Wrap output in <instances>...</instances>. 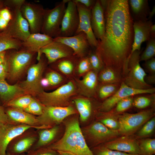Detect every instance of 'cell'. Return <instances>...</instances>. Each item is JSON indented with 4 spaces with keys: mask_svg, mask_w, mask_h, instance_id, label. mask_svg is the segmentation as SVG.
<instances>
[{
    "mask_svg": "<svg viewBox=\"0 0 155 155\" xmlns=\"http://www.w3.org/2000/svg\"><path fill=\"white\" fill-rule=\"evenodd\" d=\"M101 122L108 128L114 130H118L119 128V123L114 118L109 117L105 118L101 120Z\"/></svg>",
    "mask_w": 155,
    "mask_h": 155,
    "instance_id": "45",
    "label": "cell"
},
{
    "mask_svg": "<svg viewBox=\"0 0 155 155\" xmlns=\"http://www.w3.org/2000/svg\"><path fill=\"white\" fill-rule=\"evenodd\" d=\"M92 70L97 73L104 67V65L95 51L90 50L87 55Z\"/></svg>",
    "mask_w": 155,
    "mask_h": 155,
    "instance_id": "37",
    "label": "cell"
},
{
    "mask_svg": "<svg viewBox=\"0 0 155 155\" xmlns=\"http://www.w3.org/2000/svg\"><path fill=\"white\" fill-rule=\"evenodd\" d=\"M91 70V67L87 56L78 58L75 69L78 76H82Z\"/></svg>",
    "mask_w": 155,
    "mask_h": 155,
    "instance_id": "36",
    "label": "cell"
},
{
    "mask_svg": "<svg viewBox=\"0 0 155 155\" xmlns=\"http://www.w3.org/2000/svg\"><path fill=\"white\" fill-rule=\"evenodd\" d=\"M57 151L59 155H76L71 152L67 151L59 150Z\"/></svg>",
    "mask_w": 155,
    "mask_h": 155,
    "instance_id": "56",
    "label": "cell"
},
{
    "mask_svg": "<svg viewBox=\"0 0 155 155\" xmlns=\"http://www.w3.org/2000/svg\"><path fill=\"white\" fill-rule=\"evenodd\" d=\"M45 78L48 80L50 86H57L64 81L63 76L61 74L54 71H51L47 73Z\"/></svg>",
    "mask_w": 155,
    "mask_h": 155,
    "instance_id": "40",
    "label": "cell"
},
{
    "mask_svg": "<svg viewBox=\"0 0 155 155\" xmlns=\"http://www.w3.org/2000/svg\"><path fill=\"white\" fill-rule=\"evenodd\" d=\"M144 66L150 74H155V59L153 57L145 61Z\"/></svg>",
    "mask_w": 155,
    "mask_h": 155,
    "instance_id": "47",
    "label": "cell"
},
{
    "mask_svg": "<svg viewBox=\"0 0 155 155\" xmlns=\"http://www.w3.org/2000/svg\"><path fill=\"white\" fill-rule=\"evenodd\" d=\"M67 0L56 3L52 9H45L41 33L54 38L59 36L62 21Z\"/></svg>",
    "mask_w": 155,
    "mask_h": 155,
    "instance_id": "7",
    "label": "cell"
},
{
    "mask_svg": "<svg viewBox=\"0 0 155 155\" xmlns=\"http://www.w3.org/2000/svg\"><path fill=\"white\" fill-rule=\"evenodd\" d=\"M11 123L3 108L0 105V129L4 125Z\"/></svg>",
    "mask_w": 155,
    "mask_h": 155,
    "instance_id": "48",
    "label": "cell"
},
{
    "mask_svg": "<svg viewBox=\"0 0 155 155\" xmlns=\"http://www.w3.org/2000/svg\"><path fill=\"white\" fill-rule=\"evenodd\" d=\"M53 40L62 42L70 47L73 50V55L78 58L87 56L91 50L86 35L83 32L71 36L56 37L53 38Z\"/></svg>",
    "mask_w": 155,
    "mask_h": 155,
    "instance_id": "16",
    "label": "cell"
},
{
    "mask_svg": "<svg viewBox=\"0 0 155 155\" xmlns=\"http://www.w3.org/2000/svg\"><path fill=\"white\" fill-rule=\"evenodd\" d=\"M44 106L37 99L33 98L29 105L24 111L31 115L39 116L43 113Z\"/></svg>",
    "mask_w": 155,
    "mask_h": 155,
    "instance_id": "39",
    "label": "cell"
},
{
    "mask_svg": "<svg viewBox=\"0 0 155 155\" xmlns=\"http://www.w3.org/2000/svg\"><path fill=\"white\" fill-rule=\"evenodd\" d=\"M7 74L8 66L5 59L4 61L0 64V80H5Z\"/></svg>",
    "mask_w": 155,
    "mask_h": 155,
    "instance_id": "49",
    "label": "cell"
},
{
    "mask_svg": "<svg viewBox=\"0 0 155 155\" xmlns=\"http://www.w3.org/2000/svg\"><path fill=\"white\" fill-rule=\"evenodd\" d=\"M145 81L146 83L150 85L155 84V74H149L147 75L145 77Z\"/></svg>",
    "mask_w": 155,
    "mask_h": 155,
    "instance_id": "52",
    "label": "cell"
},
{
    "mask_svg": "<svg viewBox=\"0 0 155 155\" xmlns=\"http://www.w3.org/2000/svg\"><path fill=\"white\" fill-rule=\"evenodd\" d=\"M109 149L131 154H139L138 142L129 136L117 137L106 142L104 145Z\"/></svg>",
    "mask_w": 155,
    "mask_h": 155,
    "instance_id": "19",
    "label": "cell"
},
{
    "mask_svg": "<svg viewBox=\"0 0 155 155\" xmlns=\"http://www.w3.org/2000/svg\"><path fill=\"white\" fill-rule=\"evenodd\" d=\"M9 22L0 15V33L3 31L7 27Z\"/></svg>",
    "mask_w": 155,
    "mask_h": 155,
    "instance_id": "51",
    "label": "cell"
},
{
    "mask_svg": "<svg viewBox=\"0 0 155 155\" xmlns=\"http://www.w3.org/2000/svg\"><path fill=\"white\" fill-rule=\"evenodd\" d=\"M36 53L21 48L17 50L6 51L5 59L8 66V74L12 80L19 79L25 70L32 65Z\"/></svg>",
    "mask_w": 155,
    "mask_h": 155,
    "instance_id": "4",
    "label": "cell"
},
{
    "mask_svg": "<svg viewBox=\"0 0 155 155\" xmlns=\"http://www.w3.org/2000/svg\"><path fill=\"white\" fill-rule=\"evenodd\" d=\"M26 94L19 84L11 85L5 80H0V97L5 104L20 96Z\"/></svg>",
    "mask_w": 155,
    "mask_h": 155,
    "instance_id": "25",
    "label": "cell"
},
{
    "mask_svg": "<svg viewBox=\"0 0 155 155\" xmlns=\"http://www.w3.org/2000/svg\"><path fill=\"white\" fill-rule=\"evenodd\" d=\"M155 92V88L154 87L147 89H136L129 86L122 81L116 92L103 102L101 106L100 109L104 112H109L118 102L123 98L138 94H154Z\"/></svg>",
    "mask_w": 155,
    "mask_h": 155,
    "instance_id": "12",
    "label": "cell"
},
{
    "mask_svg": "<svg viewBox=\"0 0 155 155\" xmlns=\"http://www.w3.org/2000/svg\"><path fill=\"white\" fill-rule=\"evenodd\" d=\"M78 94L76 85L73 80L52 92H46L44 91L36 97L44 106L65 107L71 105V99Z\"/></svg>",
    "mask_w": 155,
    "mask_h": 155,
    "instance_id": "5",
    "label": "cell"
},
{
    "mask_svg": "<svg viewBox=\"0 0 155 155\" xmlns=\"http://www.w3.org/2000/svg\"><path fill=\"white\" fill-rule=\"evenodd\" d=\"M104 11L105 31L95 51L104 67L124 76L134 38L133 22L127 0H100Z\"/></svg>",
    "mask_w": 155,
    "mask_h": 155,
    "instance_id": "1",
    "label": "cell"
},
{
    "mask_svg": "<svg viewBox=\"0 0 155 155\" xmlns=\"http://www.w3.org/2000/svg\"><path fill=\"white\" fill-rule=\"evenodd\" d=\"M41 84L43 88L47 87L50 86L49 82L45 77L42 78L41 81Z\"/></svg>",
    "mask_w": 155,
    "mask_h": 155,
    "instance_id": "53",
    "label": "cell"
},
{
    "mask_svg": "<svg viewBox=\"0 0 155 155\" xmlns=\"http://www.w3.org/2000/svg\"><path fill=\"white\" fill-rule=\"evenodd\" d=\"M43 125L33 126L21 124L14 125L11 123L6 124L0 129V155H6V150L10 142L28 129L34 128L38 129L44 128Z\"/></svg>",
    "mask_w": 155,
    "mask_h": 155,
    "instance_id": "15",
    "label": "cell"
},
{
    "mask_svg": "<svg viewBox=\"0 0 155 155\" xmlns=\"http://www.w3.org/2000/svg\"><path fill=\"white\" fill-rule=\"evenodd\" d=\"M154 114V110L151 109L135 113H125L120 115L118 121V130L120 134L129 136L133 134Z\"/></svg>",
    "mask_w": 155,
    "mask_h": 155,
    "instance_id": "9",
    "label": "cell"
},
{
    "mask_svg": "<svg viewBox=\"0 0 155 155\" xmlns=\"http://www.w3.org/2000/svg\"><path fill=\"white\" fill-rule=\"evenodd\" d=\"M91 24L95 37L98 40H101L105 32V22L104 9L100 0H96L91 10Z\"/></svg>",
    "mask_w": 155,
    "mask_h": 155,
    "instance_id": "21",
    "label": "cell"
},
{
    "mask_svg": "<svg viewBox=\"0 0 155 155\" xmlns=\"http://www.w3.org/2000/svg\"><path fill=\"white\" fill-rule=\"evenodd\" d=\"M6 51L0 53V64L4 61Z\"/></svg>",
    "mask_w": 155,
    "mask_h": 155,
    "instance_id": "55",
    "label": "cell"
},
{
    "mask_svg": "<svg viewBox=\"0 0 155 155\" xmlns=\"http://www.w3.org/2000/svg\"><path fill=\"white\" fill-rule=\"evenodd\" d=\"M64 134L58 141L48 148L55 151L71 152L76 155H94L87 145L78 119L73 118L65 123Z\"/></svg>",
    "mask_w": 155,
    "mask_h": 155,
    "instance_id": "2",
    "label": "cell"
},
{
    "mask_svg": "<svg viewBox=\"0 0 155 155\" xmlns=\"http://www.w3.org/2000/svg\"><path fill=\"white\" fill-rule=\"evenodd\" d=\"M81 96H74L73 97V101L77 111L79 113L81 121L84 122L86 121L90 116L92 107L89 98Z\"/></svg>",
    "mask_w": 155,
    "mask_h": 155,
    "instance_id": "28",
    "label": "cell"
},
{
    "mask_svg": "<svg viewBox=\"0 0 155 155\" xmlns=\"http://www.w3.org/2000/svg\"><path fill=\"white\" fill-rule=\"evenodd\" d=\"M94 155H139L138 154H131L113 150L104 147L98 149Z\"/></svg>",
    "mask_w": 155,
    "mask_h": 155,
    "instance_id": "44",
    "label": "cell"
},
{
    "mask_svg": "<svg viewBox=\"0 0 155 155\" xmlns=\"http://www.w3.org/2000/svg\"><path fill=\"white\" fill-rule=\"evenodd\" d=\"M77 113V111L71 105L65 107L44 106L42 114L37 118L40 125L49 128L59 123L67 117Z\"/></svg>",
    "mask_w": 155,
    "mask_h": 155,
    "instance_id": "10",
    "label": "cell"
},
{
    "mask_svg": "<svg viewBox=\"0 0 155 155\" xmlns=\"http://www.w3.org/2000/svg\"><path fill=\"white\" fill-rule=\"evenodd\" d=\"M152 24L151 21L149 20L133 22L134 38L130 54L135 51H140L142 43L151 38L150 28Z\"/></svg>",
    "mask_w": 155,
    "mask_h": 155,
    "instance_id": "20",
    "label": "cell"
},
{
    "mask_svg": "<svg viewBox=\"0 0 155 155\" xmlns=\"http://www.w3.org/2000/svg\"><path fill=\"white\" fill-rule=\"evenodd\" d=\"M133 99L132 96L126 97L118 102L116 104L115 111L117 113L123 112L133 105Z\"/></svg>",
    "mask_w": 155,
    "mask_h": 155,
    "instance_id": "42",
    "label": "cell"
},
{
    "mask_svg": "<svg viewBox=\"0 0 155 155\" xmlns=\"http://www.w3.org/2000/svg\"><path fill=\"white\" fill-rule=\"evenodd\" d=\"M38 61L29 67L26 80L19 84L26 94L34 97H36L44 91L41 81L44 70L48 64L46 58H44L42 55Z\"/></svg>",
    "mask_w": 155,
    "mask_h": 155,
    "instance_id": "8",
    "label": "cell"
},
{
    "mask_svg": "<svg viewBox=\"0 0 155 155\" xmlns=\"http://www.w3.org/2000/svg\"><path fill=\"white\" fill-rule=\"evenodd\" d=\"M148 41L146 49L140 56V61H146L155 56V38H150Z\"/></svg>",
    "mask_w": 155,
    "mask_h": 155,
    "instance_id": "38",
    "label": "cell"
},
{
    "mask_svg": "<svg viewBox=\"0 0 155 155\" xmlns=\"http://www.w3.org/2000/svg\"><path fill=\"white\" fill-rule=\"evenodd\" d=\"M53 40V38L41 33L30 34L24 41L21 47L37 53L40 50Z\"/></svg>",
    "mask_w": 155,
    "mask_h": 155,
    "instance_id": "23",
    "label": "cell"
},
{
    "mask_svg": "<svg viewBox=\"0 0 155 155\" xmlns=\"http://www.w3.org/2000/svg\"><path fill=\"white\" fill-rule=\"evenodd\" d=\"M25 0H5V7L9 8L12 18L6 28L1 34L18 39L25 41L30 34L29 25L22 15L20 8Z\"/></svg>",
    "mask_w": 155,
    "mask_h": 155,
    "instance_id": "3",
    "label": "cell"
},
{
    "mask_svg": "<svg viewBox=\"0 0 155 155\" xmlns=\"http://www.w3.org/2000/svg\"><path fill=\"white\" fill-rule=\"evenodd\" d=\"M26 155H57L55 151L48 148H40L29 152Z\"/></svg>",
    "mask_w": 155,
    "mask_h": 155,
    "instance_id": "46",
    "label": "cell"
},
{
    "mask_svg": "<svg viewBox=\"0 0 155 155\" xmlns=\"http://www.w3.org/2000/svg\"><path fill=\"white\" fill-rule=\"evenodd\" d=\"M6 155H15L14 154H10L9 153H8ZM21 155V154H18V155Z\"/></svg>",
    "mask_w": 155,
    "mask_h": 155,
    "instance_id": "59",
    "label": "cell"
},
{
    "mask_svg": "<svg viewBox=\"0 0 155 155\" xmlns=\"http://www.w3.org/2000/svg\"><path fill=\"white\" fill-rule=\"evenodd\" d=\"M155 127V118L153 117L144 125L138 132L137 135L140 137L147 136L153 131Z\"/></svg>",
    "mask_w": 155,
    "mask_h": 155,
    "instance_id": "41",
    "label": "cell"
},
{
    "mask_svg": "<svg viewBox=\"0 0 155 155\" xmlns=\"http://www.w3.org/2000/svg\"><path fill=\"white\" fill-rule=\"evenodd\" d=\"M72 49L65 44L53 40L41 48L37 53L36 59L38 61L42 55L46 58L48 64H51L62 58L73 55Z\"/></svg>",
    "mask_w": 155,
    "mask_h": 155,
    "instance_id": "14",
    "label": "cell"
},
{
    "mask_svg": "<svg viewBox=\"0 0 155 155\" xmlns=\"http://www.w3.org/2000/svg\"><path fill=\"white\" fill-rule=\"evenodd\" d=\"M151 100L145 96L137 97L133 99V104L136 107L140 109L144 108L150 105Z\"/></svg>",
    "mask_w": 155,
    "mask_h": 155,
    "instance_id": "43",
    "label": "cell"
},
{
    "mask_svg": "<svg viewBox=\"0 0 155 155\" xmlns=\"http://www.w3.org/2000/svg\"><path fill=\"white\" fill-rule=\"evenodd\" d=\"M6 113L12 121L31 126H41L37 117L24 110L10 107L7 110Z\"/></svg>",
    "mask_w": 155,
    "mask_h": 155,
    "instance_id": "24",
    "label": "cell"
},
{
    "mask_svg": "<svg viewBox=\"0 0 155 155\" xmlns=\"http://www.w3.org/2000/svg\"><path fill=\"white\" fill-rule=\"evenodd\" d=\"M98 78L99 84H120L123 80L121 73L108 67H104L98 73Z\"/></svg>",
    "mask_w": 155,
    "mask_h": 155,
    "instance_id": "26",
    "label": "cell"
},
{
    "mask_svg": "<svg viewBox=\"0 0 155 155\" xmlns=\"http://www.w3.org/2000/svg\"><path fill=\"white\" fill-rule=\"evenodd\" d=\"M59 130L57 126L44 129L39 132V139L35 147L36 149L41 148L48 144L55 137Z\"/></svg>",
    "mask_w": 155,
    "mask_h": 155,
    "instance_id": "29",
    "label": "cell"
},
{
    "mask_svg": "<svg viewBox=\"0 0 155 155\" xmlns=\"http://www.w3.org/2000/svg\"><path fill=\"white\" fill-rule=\"evenodd\" d=\"M88 132L93 140L98 143L108 142L117 137L120 135L118 130L109 129L99 122L93 124L89 128Z\"/></svg>",
    "mask_w": 155,
    "mask_h": 155,
    "instance_id": "22",
    "label": "cell"
},
{
    "mask_svg": "<svg viewBox=\"0 0 155 155\" xmlns=\"http://www.w3.org/2000/svg\"><path fill=\"white\" fill-rule=\"evenodd\" d=\"M141 51L136 50L131 54L128 59L127 71L123 81L127 85L138 89H147L153 88L145 81L147 75L141 66L140 62Z\"/></svg>",
    "mask_w": 155,
    "mask_h": 155,
    "instance_id": "6",
    "label": "cell"
},
{
    "mask_svg": "<svg viewBox=\"0 0 155 155\" xmlns=\"http://www.w3.org/2000/svg\"><path fill=\"white\" fill-rule=\"evenodd\" d=\"M155 13V7L154 6L151 11L149 12V13L148 19H151L154 15Z\"/></svg>",
    "mask_w": 155,
    "mask_h": 155,
    "instance_id": "57",
    "label": "cell"
},
{
    "mask_svg": "<svg viewBox=\"0 0 155 155\" xmlns=\"http://www.w3.org/2000/svg\"><path fill=\"white\" fill-rule=\"evenodd\" d=\"M33 97L29 94L24 95L8 102L6 106L11 108L24 110L29 105Z\"/></svg>",
    "mask_w": 155,
    "mask_h": 155,
    "instance_id": "34",
    "label": "cell"
},
{
    "mask_svg": "<svg viewBox=\"0 0 155 155\" xmlns=\"http://www.w3.org/2000/svg\"><path fill=\"white\" fill-rule=\"evenodd\" d=\"M75 3L79 14V22L75 35L81 32L84 33L86 35L91 47L96 48L98 45V41L95 37L92 29L91 9L80 3Z\"/></svg>",
    "mask_w": 155,
    "mask_h": 155,
    "instance_id": "17",
    "label": "cell"
},
{
    "mask_svg": "<svg viewBox=\"0 0 155 155\" xmlns=\"http://www.w3.org/2000/svg\"><path fill=\"white\" fill-rule=\"evenodd\" d=\"M75 3L82 4L86 8L91 10L94 5L96 0H72Z\"/></svg>",
    "mask_w": 155,
    "mask_h": 155,
    "instance_id": "50",
    "label": "cell"
},
{
    "mask_svg": "<svg viewBox=\"0 0 155 155\" xmlns=\"http://www.w3.org/2000/svg\"><path fill=\"white\" fill-rule=\"evenodd\" d=\"M139 155H154L155 154V139L146 138L138 142Z\"/></svg>",
    "mask_w": 155,
    "mask_h": 155,
    "instance_id": "35",
    "label": "cell"
},
{
    "mask_svg": "<svg viewBox=\"0 0 155 155\" xmlns=\"http://www.w3.org/2000/svg\"><path fill=\"white\" fill-rule=\"evenodd\" d=\"M22 42L0 33V53L15 49L18 50L22 46Z\"/></svg>",
    "mask_w": 155,
    "mask_h": 155,
    "instance_id": "31",
    "label": "cell"
},
{
    "mask_svg": "<svg viewBox=\"0 0 155 155\" xmlns=\"http://www.w3.org/2000/svg\"><path fill=\"white\" fill-rule=\"evenodd\" d=\"M98 74L91 70L82 76V79L74 77L78 94L88 98L96 96L99 84Z\"/></svg>",
    "mask_w": 155,
    "mask_h": 155,
    "instance_id": "18",
    "label": "cell"
},
{
    "mask_svg": "<svg viewBox=\"0 0 155 155\" xmlns=\"http://www.w3.org/2000/svg\"><path fill=\"white\" fill-rule=\"evenodd\" d=\"M121 84H99L96 95L101 99L105 100L116 92L119 88Z\"/></svg>",
    "mask_w": 155,
    "mask_h": 155,
    "instance_id": "30",
    "label": "cell"
},
{
    "mask_svg": "<svg viewBox=\"0 0 155 155\" xmlns=\"http://www.w3.org/2000/svg\"><path fill=\"white\" fill-rule=\"evenodd\" d=\"M4 7V0H0V10Z\"/></svg>",
    "mask_w": 155,
    "mask_h": 155,
    "instance_id": "58",
    "label": "cell"
},
{
    "mask_svg": "<svg viewBox=\"0 0 155 155\" xmlns=\"http://www.w3.org/2000/svg\"><path fill=\"white\" fill-rule=\"evenodd\" d=\"M130 5L133 14L138 17L142 16L144 20H146V13L148 7V1L146 0H130L129 1Z\"/></svg>",
    "mask_w": 155,
    "mask_h": 155,
    "instance_id": "33",
    "label": "cell"
},
{
    "mask_svg": "<svg viewBox=\"0 0 155 155\" xmlns=\"http://www.w3.org/2000/svg\"><path fill=\"white\" fill-rule=\"evenodd\" d=\"M20 10L22 15L28 23L31 33H40L45 10L42 5L26 1Z\"/></svg>",
    "mask_w": 155,
    "mask_h": 155,
    "instance_id": "11",
    "label": "cell"
},
{
    "mask_svg": "<svg viewBox=\"0 0 155 155\" xmlns=\"http://www.w3.org/2000/svg\"><path fill=\"white\" fill-rule=\"evenodd\" d=\"M78 58L73 55L59 59L51 64H54L57 68L64 75L71 76L73 75L75 71Z\"/></svg>",
    "mask_w": 155,
    "mask_h": 155,
    "instance_id": "27",
    "label": "cell"
},
{
    "mask_svg": "<svg viewBox=\"0 0 155 155\" xmlns=\"http://www.w3.org/2000/svg\"><path fill=\"white\" fill-rule=\"evenodd\" d=\"M36 138L29 136L25 137L18 141L12 146V152L20 154L28 150L36 140Z\"/></svg>",
    "mask_w": 155,
    "mask_h": 155,
    "instance_id": "32",
    "label": "cell"
},
{
    "mask_svg": "<svg viewBox=\"0 0 155 155\" xmlns=\"http://www.w3.org/2000/svg\"><path fill=\"white\" fill-rule=\"evenodd\" d=\"M67 3L58 37L73 36L75 35L78 28L79 16L76 4L70 0H68Z\"/></svg>",
    "mask_w": 155,
    "mask_h": 155,
    "instance_id": "13",
    "label": "cell"
},
{
    "mask_svg": "<svg viewBox=\"0 0 155 155\" xmlns=\"http://www.w3.org/2000/svg\"><path fill=\"white\" fill-rule=\"evenodd\" d=\"M155 25L152 24L150 28L151 38H155Z\"/></svg>",
    "mask_w": 155,
    "mask_h": 155,
    "instance_id": "54",
    "label": "cell"
}]
</instances>
